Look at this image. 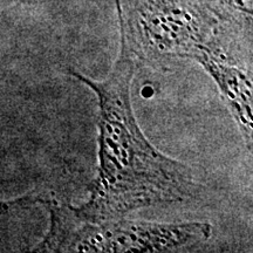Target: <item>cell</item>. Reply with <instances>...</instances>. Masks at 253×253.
<instances>
[{"instance_id":"obj_1","label":"cell","mask_w":253,"mask_h":253,"mask_svg":"<svg viewBox=\"0 0 253 253\" xmlns=\"http://www.w3.org/2000/svg\"><path fill=\"white\" fill-rule=\"evenodd\" d=\"M136 67L131 59L119 54L100 82L69 69L99 102L96 177L87 201L73 207L84 219H119L138 209L184 202L194 191L191 170L157 150L136 121L130 95Z\"/></svg>"},{"instance_id":"obj_2","label":"cell","mask_w":253,"mask_h":253,"mask_svg":"<svg viewBox=\"0 0 253 253\" xmlns=\"http://www.w3.org/2000/svg\"><path fill=\"white\" fill-rule=\"evenodd\" d=\"M27 202L42 205L49 216L48 231L34 252H172L197 245L211 233V226L201 221H94L56 199L37 196Z\"/></svg>"},{"instance_id":"obj_3","label":"cell","mask_w":253,"mask_h":253,"mask_svg":"<svg viewBox=\"0 0 253 253\" xmlns=\"http://www.w3.org/2000/svg\"><path fill=\"white\" fill-rule=\"evenodd\" d=\"M120 54L136 66L172 71L195 59L204 45L205 25L194 0H115Z\"/></svg>"},{"instance_id":"obj_4","label":"cell","mask_w":253,"mask_h":253,"mask_svg":"<svg viewBox=\"0 0 253 253\" xmlns=\"http://www.w3.org/2000/svg\"><path fill=\"white\" fill-rule=\"evenodd\" d=\"M46 1V0H20L21 4L24 5H36V4H40V2Z\"/></svg>"}]
</instances>
